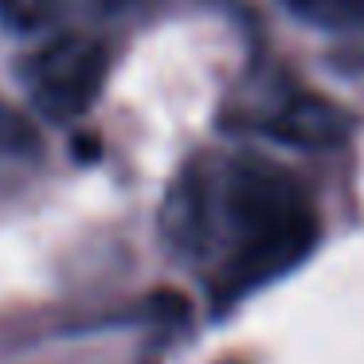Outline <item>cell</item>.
Returning <instances> with one entry per match:
<instances>
[{
  "instance_id": "obj_5",
  "label": "cell",
  "mask_w": 364,
  "mask_h": 364,
  "mask_svg": "<svg viewBox=\"0 0 364 364\" xmlns=\"http://www.w3.org/2000/svg\"><path fill=\"white\" fill-rule=\"evenodd\" d=\"M0 12L20 28H32L40 24L43 16L51 12V0H0Z\"/></svg>"
},
{
  "instance_id": "obj_2",
  "label": "cell",
  "mask_w": 364,
  "mask_h": 364,
  "mask_svg": "<svg viewBox=\"0 0 364 364\" xmlns=\"http://www.w3.org/2000/svg\"><path fill=\"white\" fill-rule=\"evenodd\" d=\"M106 79V51L87 36L48 43L32 67V98L48 118H79Z\"/></svg>"
},
{
  "instance_id": "obj_6",
  "label": "cell",
  "mask_w": 364,
  "mask_h": 364,
  "mask_svg": "<svg viewBox=\"0 0 364 364\" xmlns=\"http://www.w3.org/2000/svg\"><path fill=\"white\" fill-rule=\"evenodd\" d=\"M16 126V122L9 118V110H4V106H0V137H9V129Z\"/></svg>"
},
{
  "instance_id": "obj_3",
  "label": "cell",
  "mask_w": 364,
  "mask_h": 364,
  "mask_svg": "<svg viewBox=\"0 0 364 364\" xmlns=\"http://www.w3.org/2000/svg\"><path fill=\"white\" fill-rule=\"evenodd\" d=\"M345 129H348V122L341 110H333L325 102H314V98H301V102L286 106L278 114L270 134L286 137V141H298V145H333L345 137Z\"/></svg>"
},
{
  "instance_id": "obj_4",
  "label": "cell",
  "mask_w": 364,
  "mask_h": 364,
  "mask_svg": "<svg viewBox=\"0 0 364 364\" xmlns=\"http://www.w3.org/2000/svg\"><path fill=\"white\" fill-rule=\"evenodd\" d=\"M290 4L321 24H341V20H353L364 12V0H290Z\"/></svg>"
},
{
  "instance_id": "obj_1",
  "label": "cell",
  "mask_w": 364,
  "mask_h": 364,
  "mask_svg": "<svg viewBox=\"0 0 364 364\" xmlns=\"http://www.w3.org/2000/svg\"><path fill=\"white\" fill-rule=\"evenodd\" d=\"M228 208L239 228V243L223 262L220 298L247 294L267 278L290 270L294 262L306 259L317 239L314 212L282 168L239 165L231 173Z\"/></svg>"
}]
</instances>
